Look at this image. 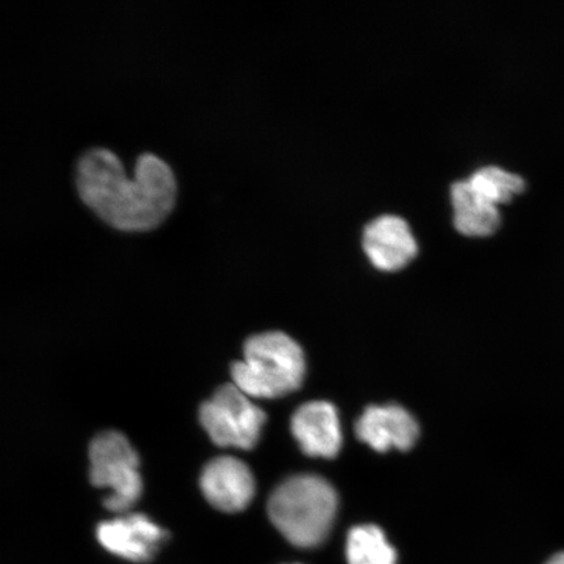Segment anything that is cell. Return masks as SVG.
Listing matches in <instances>:
<instances>
[{
	"mask_svg": "<svg viewBox=\"0 0 564 564\" xmlns=\"http://www.w3.org/2000/svg\"><path fill=\"white\" fill-rule=\"evenodd\" d=\"M468 182L477 194L496 206L512 202L514 196L525 189V182L520 175L506 172L497 166L479 169Z\"/></svg>",
	"mask_w": 564,
	"mask_h": 564,
	"instance_id": "13",
	"label": "cell"
},
{
	"mask_svg": "<svg viewBox=\"0 0 564 564\" xmlns=\"http://www.w3.org/2000/svg\"><path fill=\"white\" fill-rule=\"evenodd\" d=\"M75 185L82 202L105 224L121 231L158 228L176 199L172 167L150 152L140 154L130 180L116 153L90 148L76 161Z\"/></svg>",
	"mask_w": 564,
	"mask_h": 564,
	"instance_id": "1",
	"label": "cell"
},
{
	"mask_svg": "<svg viewBox=\"0 0 564 564\" xmlns=\"http://www.w3.org/2000/svg\"><path fill=\"white\" fill-rule=\"evenodd\" d=\"M451 195L458 232L467 237H489L499 229L502 217L496 204L477 194L468 181L454 183Z\"/></svg>",
	"mask_w": 564,
	"mask_h": 564,
	"instance_id": "11",
	"label": "cell"
},
{
	"mask_svg": "<svg viewBox=\"0 0 564 564\" xmlns=\"http://www.w3.org/2000/svg\"><path fill=\"white\" fill-rule=\"evenodd\" d=\"M90 482L110 489L104 506L111 512L124 513L143 492L139 457L129 440L118 432H105L90 443Z\"/></svg>",
	"mask_w": 564,
	"mask_h": 564,
	"instance_id": "4",
	"label": "cell"
},
{
	"mask_svg": "<svg viewBox=\"0 0 564 564\" xmlns=\"http://www.w3.org/2000/svg\"><path fill=\"white\" fill-rule=\"evenodd\" d=\"M200 423L220 447L251 449L257 446L267 415L239 388L225 384L200 408Z\"/></svg>",
	"mask_w": 564,
	"mask_h": 564,
	"instance_id": "5",
	"label": "cell"
},
{
	"mask_svg": "<svg viewBox=\"0 0 564 564\" xmlns=\"http://www.w3.org/2000/svg\"><path fill=\"white\" fill-rule=\"evenodd\" d=\"M293 564H300V563H293Z\"/></svg>",
	"mask_w": 564,
	"mask_h": 564,
	"instance_id": "15",
	"label": "cell"
},
{
	"mask_svg": "<svg viewBox=\"0 0 564 564\" xmlns=\"http://www.w3.org/2000/svg\"><path fill=\"white\" fill-rule=\"evenodd\" d=\"M336 491L326 479L294 476L282 482L268 500V517L292 545H321L334 525Z\"/></svg>",
	"mask_w": 564,
	"mask_h": 564,
	"instance_id": "2",
	"label": "cell"
},
{
	"mask_svg": "<svg viewBox=\"0 0 564 564\" xmlns=\"http://www.w3.org/2000/svg\"><path fill=\"white\" fill-rule=\"evenodd\" d=\"M98 542L109 553L132 563L151 562L169 533L144 513H129L102 521L96 529Z\"/></svg>",
	"mask_w": 564,
	"mask_h": 564,
	"instance_id": "6",
	"label": "cell"
},
{
	"mask_svg": "<svg viewBox=\"0 0 564 564\" xmlns=\"http://www.w3.org/2000/svg\"><path fill=\"white\" fill-rule=\"evenodd\" d=\"M243 361L232 364V382L256 399H278L299 390L305 378V356L297 343L282 333L252 336Z\"/></svg>",
	"mask_w": 564,
	"mask_h": 564,
	"instance_id": "3",
	"label": "cell"
},
{
	"mask_svg": "<svg viewBox=\"0 0 564 564\" xmlns=\"http://www.w3.org/2000/svg\"><path fill=\"white\" fill-rule=\"evenodd\" d=\"M364 250L378 270L397 272L417 257L419 246L404 218L388 215L365 228Z\"/></svg>",
	"mask_w": 564,
	"mask_h": 564,
	"instance_id": "8",
	"label": "cell"
},
{
	"mask_svg": "<svg viewBox=\"0 0 564 564\" xmlns=\"http://www.w3.org/2000/svg\"><path fill=\"white\" fill-rule=\"evenodd\" d=\"M349 564H397L398 555L377 525L352 528L348 535Z\"/></svg>",
	"mask_w": 564,
	"mask_h": 564,
	"instance_id": "12",
	"label": "cell"
},
{
	"mask_svg": "<svg viewBox=\"0 0 564 564\" xmlns=\"http://www.w3.org/2000/svg\"><path fill=\"white\" fill-rule=\"evenodd\" d=\"M292 433L302 453L308 456L333 458L340 453V419L337 409L326 401L300 406L292 417Z\"/></svg>",
	"mask_w": 564,
	"mask_h": 564,
	"instance_id": "10",
	"label": "cell"
},
{
	"mask_svg": "<svg viewBox=\"0 0 564 564\" xmlns=\"http://www.w3.org/2000/svg\"><path fill=\"white\" fill-rule=\"evenodd\" d=\"M544 564H564V550L550 556Z\"/></svg>",
	"mask_w": 564,
	"mask_h": 564,
	"instance_id": "14",
	"label": "cell"
},
{
	"mask_svg": "<svg viewBox=\"0 0 564 564\" xmlns=\"http://www.w3.org/2000/svg\"><path fill=\"white\" fill-rule=\"evenodd\" d=\"M200 489L215 509L236 513L251 503L256 496V479L250 468L239 458L221 456L204 467Z\"/></svg>",
	"mask_w": 564,
	"mask_h": 564,
	"instance_id": "7",
	"label": "cell"
},
{
	"mask_svg": "<svg viewBox=\"0 0 564 564\" xmlns=\"http://www.w3.org/2000/svg\"><path fill=\"white\" fill-rule=\"evenodd\" d=\"M356 434L378 453H388L411 449L419 440L420 427L404 408L369 406L356 423Z\"/></svg>",
	"mask_w": 564,
	"mask_h": 564,
	"instance_id": "9",
	"label": "cell"
}]
</instances>
